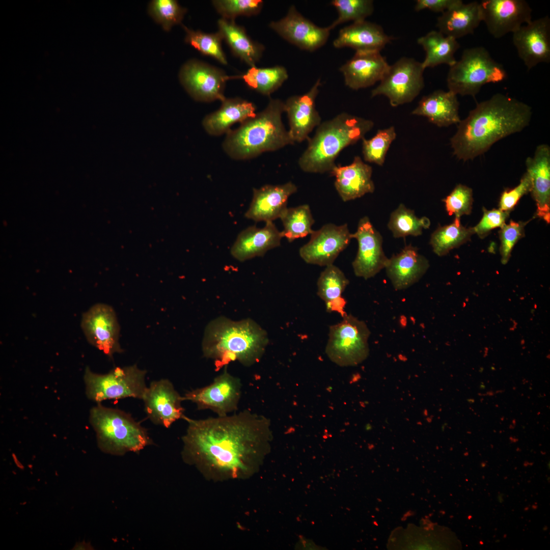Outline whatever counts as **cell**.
Instances as JSON below:
<instances>
[{"instance_id":"obj_27","label":"cell","mask_w":550,"mask_h":550,"mask_svg":"<svg viewBox=\"0 0 550 550\" xmlns=\"http://www.w3.org/2000/svg\"><path fill=\"white\" fill-rule=\"evenodd\" d=\"M283 235L272 222L263 228L251 226L241 232L232 245L231 253L240 261L263 256L269 250L281 244Z\"/></svg>"},{"instance_id":"obj_28","label":"cell","mask_w":550,"mask_h":550,"mask_svg":"<svg viewBox=\"0 0 550 550\" xmlns=\"http://www.w3.org/2000/svg\"><path fill=\"white\" fill-rule=\"evenodd\" d=\"M457 96L449 90H436L423 96L411 114L426 117L430 122L441 127L458 124L461 120Z\"/></svg>"},{"instance_id":"obj_17","label":"cell","mask_w":550,"mask_h":550,"mask_svg":"<svg viewBox=\"0 0 550 550\" xmlns=\"http://www.w3.org/2000/svg\"><path fill=\"white\" fill-rule=\"evenodd\" d=\"M351 237L356 239L358 243V252L352 263L356 277L367 280L385 268L388 258L383 251L382 237L368 217L360 219L357 230L351 233Z\"/></svg>"},{"instance_id":"obj_5","label":"cell","mask_w":550,"mask_h":550,"mask_svg":"<svg viewBox=\"0 0 550 550\" xmlns=\"http://www.w3.org/2000/svg\"><path fill=\"white\" fill-rule=\"evenodd\" d=\"M373 126L371 120L344 112L321 122L308 140V146L298 159L300 168L307 173H330L339 153L362 140Z\"/></svg>"},{"instance_id":"obj_22","label":"cell","mask_w":550,"mask_h":550,"mask_svg":"<svg viewBox=\"0 0 550 550\" xmlns=\"http://www.w3.org/2000/svg\"><path fill=\"white\" fill-rule=\"evenodd\" d=\"M297 190L292 182L281 185H265L253 190L252 201L244 216L256 222H272L280 218L287 208L289 197Z\"/></svg>"},{"instance_id":"obj_36","label":"cell","mask_w":550,"mask_h":550,"mask_svg":"<svg viewBox=\"0 0 550 550\" xmlns=\"http://www.w3.org/2000/svg\"><path fill=\"white\" fill-rule=\"evenodd\" d=\"M430 225L429 218L418 217L414 210L402 203L391 213L388 224L389 229L395 238L421 235L423 230L429 228Z\"/></svg>"},{"instance_id":"obj_43","label":"cell","mask_w":550,"mask_h":550,"mask_svg":"<svg viewBox=\"0 0 550 550\" xmlns=\"http://www.w3.org/2000/svg\"><path fill=\"white\" fill-rule=\"evenodd\" d=\"M449 215L456 218L471 212L473 204L472 189L464 185H457L450 194L443 200Z\"/></svg>"},{"instance_id":"obj_24","label":"cell","mask_w":550,"mask_h":550,"mask_svg":"<svg viewBox=\"0 0 550 550\" xmlns=\"http://www.w3.org/2000/svg\"><path fill=\"white\" fill-rule=\"evenodd\" d=\"M429 267L426 257L418 253L417 248L409 244L388 258L384 268L394 289L401 290L418 282Z\"/></svg>"},{"instance_id":"obj_21","label":"cell","mask_w":550,"mask_h":550,"mask_svg":"<svg viewBox=\"0 0 550 550\" xmlns=\"http://www.w3.org/2000/svg\"><path fill=\"white\" fill-rule=\"evenodd\" d=\"M390 65L380 52L357 51L340 68L345 85L358 90L380 81Z\"/></svg>"},{"instance_id":"obj_30","label":"cell","mask_w":550,"mask_h":550,"mask_svg":"<svg viewBox=\"0 0 550 550\" xmlns=\"http://www.w3.org/2000/svg\"><path fill=\"white\" fill-rule=\"evenodd\" d=\"M256 108L254 103L240 98H226L217 110L204 117L202 125L211 135L227 133L235 123H241L255 116Z\"/></svg>"},{"instance_id":"obj_2","label":"cell","mask_w":550,"mask_h":550,"mask_svg":"<svg viewBox=\"0 0 550 550\" xmlns=\"http://www.w3.org/2000/svg\"><path fill=\"white\" fill-rule=\"evenodd\" d=\"M527 104L501 93L478 103L451 138L453 153L464 161L486 152L497 141L521 131L532 117Z\"/></svg>"},{"instance_id":"obj_8","label":"cell","mask_w":550,"mask_h":550,"mask_svg":"<svg viewBox=\"0 0 550 550\" xmlns=\"http://www.w3.org/2000/svg\"><path fill=\"white\" fill-rule=\"evenodd\" d=\"M146 373L136 364L116 367L104 374L94 373L87 367L84 379L87 397L97 403L127 397L143 400L148 388Z\"/></svg>"},{"instance_id":"obj_10","label":"cell","mask_w":550,"mask_h":550,"mask_svg":"<svg viewBox=\"0 0 550 550\" xmlns=\"http://www.w3.org/2000/svg\"><path fill=\"white\" fill-rule=\"evenodd\" d=\"M422 62L402 57L389 68L379 84L373 89L371 97H387L393 107L413 101L424 87Z\"/></svg>"},{"instance_id":"obj_29","label":"cell","mask_w":550,"mask_h":550,"mask_svg":"<svg viewBox=\"0 0 550 550\" xmlns=\"http://www.w3.org/2000/svg\"><path fill=\"white\" fill-rule=\"evenodd\" d=\"M482 21L480 2L462 1L443 12L437 19L438 31L455 39L474 33Z\"/></svg>"},{"instance_id":"obj_12","label":"cell","mask_w":550,"mask_h":550,"mask_svg":"<svg viewBox=\"0 0 550 550\" xmlns=\"http://www.w3.org/2000/svg\"><path fill=\"white\" fill-rule=\"evenodd\" d=\"M241 386L240 380L226 369L210 384L187 392L182 398L195 403L199 409H209L217 416H225L237 410Z\"/></svg>"},{"instance_id":"obj_20","label":"cell","mask_w":550,"mask_h":550,"mask_svg":"<svg viewBox=\"0 0 550 550\" xmlns=\"http://www.w3.org/2000/svg\"><path fill=\"white\" fill-rule=\"evenodd\" d=\"M321 85L319 78L307 92L291 96L284 102L289 124L288 132L294 143L308 140L309 134L321 123L315 105Z\"/></svg>"},{"instance_id":"obj_19","label":"cell","mask_w":550,"mask_h":550,"mask_svg":"<svg viewBox=\"0 0 550 550\" xmlns=\"http://www.w3.org/2000/svg\"><path fill=\"white\" fill-rule=\"evenodd\" d=\"M143 400L145 411L155 424L169 428L175 421L184 419L182 396L168 379L153 381L147 388Z\"/></svg>"},{"instance_id":"obj_1","label":"cell","mask_w":550,"mask_h":550,"mask_svg":"<svg viewBox=\"0 0 550 550\" xmlns=\"http://www.w3.org/2000/svg\"><path fill=\"white\" fill-rule=\"evenodd\" d=\"M187 423L182 437L185 461L202 470L237 475L258 462L270 435V423L263 416L245 410L233 415Z\"/></svg>"},{"instance_id":"obj_41","label":"cell","mask_w":550,"mask_h":550,"mask_svg":"<svg viewBox=\"0 0 550 550\" xmlns=\"http://www.w3.org/2000/svg\"><path fill=\"white\" fill-rule=\"evenodd\" d=\"M186 11L175 0H153L148 6L149 15L166 31L181 23Z\"/></svg>"},{"instance_id":"obj_34","label":"cell","mask_w":550,"mask_h":550,"mask_svg":"<svg viewBox=\"0 0 550 550\" xmlns=\"http://www.w3.org/2000/svg\"><path fill=\"white\" fill-rule=\"evenodd\" d=\"M473 234V228L464 227L460 218L455 217L451 224L436 229L431 234L429 243L435 254L443 256L466 242Z\"/></svg>"},{"instance_id":"obj_42","label":"cell","mask_w":550,"mask_h":550,"mask_svg":"<svg viewBox=\"0 0 550 550\" xmlns=\"http://www.w3.org/2000/svg\"><path fill=\"white\" fill-rule=\"evenodd\" d=\"M212 3L222 18L232 20L240 16L256 15L263 5L261 0H215Z\"/></svg>"},{"instance_id":"obj_16","label":"cell","mask_w":550,"mask_h":550,"mask_svg":"<svg viewBox=\"0 0 550 550\" xmlns=\"http://www.w3.org/2000/svg\"><path fill=\"white\" fill-rule=\"evenodd\" d=\"M269 28L288 42L299 48L314 51L327 42L331 30L320 27L305 17L291 6L285 17L271 21Z\"/></svg>"},{"instance_id":"obj_23","label":"cell","mask_w":550,"mask_h":550,"mask_svg":"<svg viewBox=\"0 0 550 550\" xmlns=\"http://www.w3.org/2000/svg\"><path fill=\"white\" fill-rule=\"evenodd\" d=\"M330 173L335 177V187L344 202L353 200L375 190L372 168L356 156L345 166H337Z\"/></svg>"},{"instance_id":"obj_26","label":"cell","mask_w":550,"mask_h":550,"mask_svg":"<svg viewBox=\"0 0 550 550\" xmlns=\"http://www.w3.org/2000/svg\"><path fill=\"white\" fill-rule=\"evenodd\" d=\"M392 39L380 25L365 20L342 28L333 44L335 48L349 47L355 52H380Z\"/></svg>"},{"instance_id":"obj_6","label":"cell","mask_w":550,"mask_h":550,"mask_svg":"<svg viewBox=\"0 0 550 550\" xmlns=\"http://www.w3.org/2000/svg\"><path fill=\"white\" fill-rule=\"evenodd\" d=\"M89 420L98 446L105 453L123 455L136 453L152 444L147 430L122 410L98 404L91 409Z\"/></svg>"},{"instance_id":"obj_3","label":"cell","mask_w":550,"mask_h":550,"mask_svg":"<svg viewBox=\"0 0 550 550\" xmlns=\"http://www.w3.org/2000/svg\"><path fill=\"white\" fill-rule=\"evenodd\" d=\"M268 343L266 331L251 319L233 321L224 317L207 325L202 348L203 355L221 368L238 361L250 366L261 358Z\"/></svg>"},{"instance_id":"obj_39","label":"cell","mask_w":550,"mask_h":550,"mask_svg":"<svg viewBox=\"0 0 550 550\" xmlns=\"http://www.w3.org/2000/svg\"><path fill=\"white\" fill-rule=\"evenodd\" d=\"M397 134L393 126L379 129L370 139H362V153L365 161L382 166L386 156Z\"/></svg>"},{"instance_id":"obj_45","label":"cell","mask_w":550,"mask_h":550,"mask_svg":"<svg viewBox=\"0 0 550 550\" xmlns=\"http://www.w3.org/2000/svg\"><path fill=\"white\" fill-rule=\"evenodd\" d=\"M532 181L529 174L526 172L521 177L520 183L510 190L504 191L499 202V209L503 211H510L525 195L531 192Z\"/></svg>"},{"instance_id":"obj_33","label":"cell","mask_w":550,"mask_h":550,"mask_svg":"<svg viewBox=\"0 0 550 550\" xmlns=\"http://www.w3.org/2000/svg\"><path fill=\"white\" fill-rule=\"evenodd\" d=\"M286 69L282 66L250 68L240 78L243 79L250 88L260 94L269 96L277 90L288 79Z\"/></svg>"},{"instance_id":"obj_14","label":"cell","mask_w":550,"mask_h":550,"mask_svg":"<svg viewBox=\"0 0 550 550\" xmlns=\"http://www.w3.org/2000/svg\"><path fill=\"white\" fill-rule=\"evenodd\" d=\"M480 5L482 21L497 39L513 33L532 20V10L524 0H484Z\"/></svg>"},{"instance_id":"obj_4","label":"cell","mask_w":550,"mask_h":550,"mask_svg":"<svg viewBox=\"0 0 550 550\" xmlns=\"http://www.w3.org/2000/svg\"><path fill=\"white\" fill-rule=\"evenodd\" d=\"M284 102L271 99L266 107L226 134L224 151L236 160L248 159L294 143L283 123Z\"/></svg>"},{"instance_id":"obj_44","label":"cell","mask_w":550,"mask_h":550,"mask_svg":"<svg viewBox=\"0 0 550 550\" xmlns=\"http://www.w3.org/2000/svg\"><path fill=\"white\" fill-rule=\"evenodd\" d=\"M528 222H515L511 221L501 227L500 238L501 242L500 253L501 261L505 264L508 261L512 250L517 241L524 235V227Z\"/></svg>"},{"instance_id":"obj_38","label":"cell","mask_w":550,"mask_h":550,"mask_svg":"<svg viewBox=\"0 0 550 550\" xmlns=\"http://www.w3.org/2000/svg\"><path fill=\"white\" fill-rule=\"evenodd\" d=\"M349 284L343 272L333 264L327 265L317 281V295L325 303L343 298L342 294Z\"/></svg>"},{"instance_id":"obj_40","label":"cell","mask_w":550,"mask_h":550,"mask_svg":"<svg viewBox=\"0 0 550 550\" xmlns=\"http://www.w3.org/2000/svg\"><path fill=\"white\" fill-rule=\"evenodd\" d=\"M331 4L338 12L337 19L328 26L331 30L347 21L365 20L374 11L372 0H333Z\"/></svg>"},{"instance_id":"obj_7","label":"cell","mask_w":550,"mask_h":550,"mask_svg":"<svg viewBox=\"0 0 550 550\" xmlns=\"http://www.w3.org/2000/svg\"><path fill=\"white\" fill-rule=\"evenodd\" d=\"M507 77L503 66L486 48L477 46L464 49L460 59L450 67L447 84L449 91L457 95L475 97L484 85L501 82Z\"/></svg>"},{"instance_id":"obj_13","label":"cell","mask_w":550,"mask_h":550,"mask_svg":"<svg viewBox=\"0 0 550 550\" xmlns=\"http://www.w3.org/2000/svg\"><path fill=\"white\" fill-rule=\"evenodd\" d=\"M80 325L88 342L108 356L123 351L119 343L120 325L111 306L93 305L83 313Z\"/></svg>"},{"instance_id":"obj_25","label":"cell","mask_w":550,"mask_h":550,"mask_svg":"<svg viewBox=\"0 0 550 550\" xmlns=\"http://www.w3.org/2000/svg\"><path fill=\"white\" fill-rule=\"evenodd\" d=\"M527 171L532 181L531 193L537 206V215L547 223L550 219V148L538 146L532 157L526 161Z\"/></svg>"},{"instance_id":"obj_31","label":"cell","mask_w":550,"mask_h":550,"mask_svg":"<svg viewBox=\"0 0 550 550\" xmlns=\"http://www.w3.org/2000/svg\"><path fill=\"white\" fill-rule=\"evenodd\" d=\"M217 26L218 32L233 53L250 67L256 66L263 55L264 46L252 40L244 28L234 20L221 18Z\"/></svg>"},{"instance_id":"obj_15","label":"cell","mask_w":550,"mask_h":550,"mask_svg":"<svg viewBox=\"0 0 550 550\" xmlns=\"http://www.w3.org/2000/svg\"><path fill=\"white\" fill-rule=\"evenodd\" d=\"M310 240L302 246L299 254L306 263L319 266L333 264L352 239L347 224H325L310 234Z\"/></svg>"},{"instance_id":"obj_18","label":"cell","mask_w":550,"mask_h":550,"mask_svg":"<svg viewBox=\"0 0 550 550\" xmlns=\"http://www.w3.org/2000/svg\"><path fill=\"white\" fill-rule=\"evenodd\" d=\"M518 57L528 70L550 62V18L548 15L532 20L512 33Z\"/></svg>"},{"instance_id":"obj_9","label":"cell","mask_w":550,"mask_h":550,"mask_svg":"<svg viewBox=\"0 0 550 550\" xmlns=\"http://www.w3.org/2000/svg\"><path fill=\"white\" fill-rule=\"evenodd\" d=\"M370 333L364 321L346 314L342 321L329 327L326 353L339 366L357 365L369 355Z\"/></svg>"},{"instance_id":"obj_35","label":"cell","mask_w":550,"mask_h":550,"mask_svg":"<svg viewBox=\"0 0 550 550\" xmlns=\"http://www.w3.org/2000/svg\"><path fill=\"white\" fill-rule=\"evenodd\" d=\"M283 223V237L289 242L311 234L314 224L309 206L307 204L287 208L280 218Z\"/></svg>"},{"instance_id":"obj_37","label":"cell","mask_w":550,"mask_h":550,"mask_svg":"<svg viewBox=\"0 0 550 550\" xmlns=\"http://www.w3.org/2000/svg\"><path fill=\"white\" fill-rule=\"evenodd\" d=\"M185 32V41L203 55L212 57L223 65L228 64L226 54L222 48L223 38L217 32L206 33L194 31L182 25Z\"/></svg>"},{"instance_id":"obj_46","label":"cell","mask_w":550,"mask_h":550,"mask_svg":"<svg viewBox=\"0 0 550 550\" xmlns=\"http://www.w3.org/2000/svg\"><path fill=\"white\" fill-rule=\"evenodd\" d=\"M510 211H505L499 209L487 210L484 208L483 217L480 222L473 228L474 233H476L480 238H483L491 230L502 227L505 224L506 219L509 217Z\"/></svg>"},{"instance_id":"obj_11","label":"cell","mask_w":550,"mask_h":550,"mask_svg":"<svg viewBox=\"0 0 550 550\" xmlns=\"http://www.w3.org/2000/svg\"><path fill=\"white\" fill-rule=\"evenodd\" d=\"M180 81L187 93L201 102L223 101L227 81L240 78V75L229 76L216 67L197 60L185 63L179 71Z\"/></svg>"},{"instance_id":"obj_47","label":"cell","mask_w":550,"mask_h":550,"mask_svg":"<svg viewBox=\"0 0 550 550\" xmlns=\"http://www.w3.org/2000/svg\"><path fill=\"white\" fill-rule=\"evenodd\" d=\"M461 2V0H417L415 10L418 12L429 9L434 12L443 13Z\"/></svg>"},{"instance_id":"obj_32","label":"cell","mask_w":550,"mask_h":550,"mask_svg":"<svg viewBox=\"0 0 550 550\" xmlns=\"http://www.w3.org/2000/svg\"><path fill=\"white\" fill-rule=\"evenodd\" d=\"M417 43L425 51V58L422 62L425 69L441 64L451 67L456 62L454 54L460 47L457 39L438 31H431L419 38Z\"/></svg>"}]
</instances>
